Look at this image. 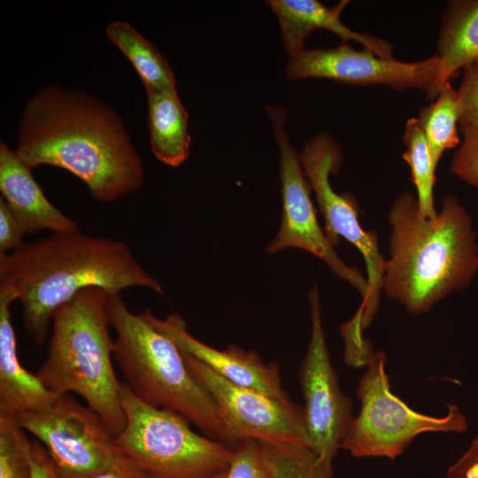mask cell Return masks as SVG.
Returning a JSON list of instances; mask_svg holds the SVG:
<instances>
[{"instance_id": "28", "label": "cell", "mask_w": 478, "mask_h": 478, "mask_svg": "<svg viewBox=\"0 0 478 478\" xmlns=\"http://www.w3.org/2000/svg\"><path fill=\"white\" fill-rule=\"evenodd\" d=\"M25 234L18 219L0 197V253L10 252L22 246Z\"/></svg>"}, {"instance_id": "30", "label": "cell", "mask_w": 478, "mask_h": 478, "mask_svg": "<svg viewBox=\"0 0 478 478\" xmlns=\"http://www.w3.org/2000/svg\"><path fill=\"white\" fill-rule=\"evenodd\" d=\"M29 460L31 478H58L46 449L37 440L31 442Z\"/></svg>"}, {"instance_id": "7", "label": "cell", "mask_w": 478, "mask_h": 478, "mask_svg": "<svg viewBox=\"0 0 478 478\" xmlns=\"http://www.w3.org/2000/svg\"><path fill=\"white\" fill-rule=\"evenodd\" d=\"M385 362L383 352H373L370 357L357 389L360 410L352 418L341 448L357 458L395 459L421 433L466 431V417L457 405H448L443 417H432L413 411L394 395Z\"/></svg>"}, {"instance_id": "19", "label": "cell", "mask_w": 478, "mask_h": 478, "mask_svg": "<svg viewBox=\"0 0 478 478\" xmlns=\"http://www.w3.org/2000/svg\"><path fill=\"white\" fill-rule=\"evenodd\" d=\"M150 148L162 163L177 167L189 156V113L177 91L146 90Z\"/></svg>"}, {"instance_id": "26", "label": "cell", "mask_w": 478, "mask_h": 478, "mask_svg": "<svg viewBox=\"0 0 478 478\" xmlns=\"http://www.w3.org/2000/svg\"><path fill=\"white\" fill-rule=\"evenodd\" d=\"M463 140L452 157L451 172L478 190V130L461 129Z\"/></svg>"}, {"instance_id": "21", "label": "cell", "mask_w": 478, "mask_h": 478, "mask_svg": "<svg viewBox=\"0 0 478 478\" xmlns=\"http://www.w3.org/2000/svg\"><path fill=\"white\" fill-rule=\"evenodd\" d=\"M435 99L434 103L420 109L417 118L437 166L445 150L461 143L457 127L460 109L457 89H453L451 81L440 89Z\"/></svg>"}, {"instance_id": "15", "label": "cell", "mask_w": 478, "mask_h": 478, "mask_svg": "<svg viewBox=\"0 0 478 478\" xmlns=\"http://www.w3.org/2000/svg\"><path fill=\"white\" fill-rule=\"evenodd\" d=\"M348 4L346 0L334 6H327L317 0L266 1L277 17L282 45L289 58L305 50V41L312 31L326 29L338 35L342 42L354 41L380 57L394 58L393 47L389 42L354 31L342 22L341 13Z\"/></svg>"}, {"instance_id": "32", "label": "cell", "mask_w": 478, "mask_h": 478, "mask_svg": "<svg viewBox=\"0 0 478 478\" xmlns=\"http://www.w3.org/2000/svg\"><path fill=\"white\" fill-rule=\"evenodd\" d=\"M227 471L225 472H222V473H220L214 476H212L210 478H225L226 477V474H227Z\"/></svg>"}, {"instance_id": "27", "label": "cell", "mask_w": 478, "mask_h": 478, "mask_svg": "<svg viewBox=\"0 0 478 478\" xmlns=\"http://www.w3.org/2000/svg\"><path fill=\"white\" fill-rule=\"evenodd\" d=\"M457 89L461 129L478 130V60L466 66Z\"/></svg>"}, {"instance_id": "29", "label": "cell", "mask_w": 478, "mask_h": 478, "mask_svg": "<svg viewBox=\"0 0 478 478\" xmlns=\"http://www.w3.org/2000/svg\"><path fill=\"white\" fill-rule=\"evenodd\" d=\"M448 478H478V435L466 451L447 471Z\"/></svg>"}, {"instance_id": "17", "label": "cell", "mask_w": 478, "mask_h": 478, "mask_svg": "<svg viewBox=\"0 0 478 478\" xmlns=\"http://www.w3.org/2000/svg\"><path fill=\"white\" fill-rule=\"evenodd\" d=\"M15 300L16 292L0 285V413L10 416L44 411L58 397L19 361L11 313V305Z\"/></svg>"}, {"instance_id": "20", "label": "cell", "mask_w": 478, "mask_h": 478, "mask_svg": "<svg viewBox=\"0 0 478 478\" xmlns=\"http://www.w3.org/2000/svg\"><path fill=\"white\" fill-rule=\"evenodd\" d=\"M108 38L129 59L146 90L177 91L174 74L164 55L127 21L107 25Z\"/></svg>"}, {"instance_id": "8", "label": "cell", "mask_w": 478, "mask_h": 478, "mask_svg": "<svg viewBox=\"0 0 478 478\" xmlns=\"http://www.w3.org/2000/svg\"><path fill=\"white\" fill-rule=\"evenodd\" d=\"M299 158L323 214L328 241L335 247L341 237L346 239L365 260L367 293L351 320L353 327L363 333L376 314L382 291L386 259L379 250L377 234L362 227L354 197L336 193L330 184V173H337L342 163L340 147L333 137L326 133L317 135L305 143Z\"/></svg>"}, {"instance_id": "5", "label": "cell", "mask_w": 478, "mask_h": 478, "mask_svg": "<svg viewBox=\"0 0 478 478\" xmlns=\"http://www.w3.org/2000/svg\"><path fill=\"white\" fill-rule=\"evenodd\" d=\"M107 312L116 335L113 357L132 392L231 446L233 440L214 399L189 371L177 344L142 313L132 312L120 293H108Z\"/></svg>"}, {"instance_id": "23", "label": "cell", "mask_w": 478, "mask_h": 478, "mask_svg": "<svg viewBox=\"0 0 478 478\" xmlns=\"http://www.w3.org/2000/svg\"><path fill=\"white\" fill-rule=\"evenodd\" d=\"M260 444L266 465L274 478H333L332 462L321 459L308 446Z\"/></svg>"}, {"instance_id": "3", "label": "cell", "mask_w": 478, "mask_h": 478, "mask_svg": "<svg viewBox=\"0 0 478 478\" xmlns=\"http://www.w3.org/2000/svg\"><path fill=\"white\" fill-rule=\"evenodd\" d=\"M389 257L382 291L409 312L420 314L466 288L478 269L473 219L452 195L433 219L420 215L417 197L403 191L389 215Z\"/></svg>"}, {"instance_id": "14", "label": "cell", "mask_w": 478, "mask_h": 478, "mask_svg": "<svg viewBox=\"0 0 478 478\" xmlns=\"http://www.w3.org/2000/svg\"><path fill=\"white\" fill-rule=\"evenodd\" d=\"M142 315L156 329L171 338L177 346L199 360L226 380L282 401H290L275 362L266 363L254 351H247L235 344L226 350L215 349L194 337L187 329L185 320L173 313L164 320L146 309Z\"/></svg>"}, {"instance_id": "31", "label": "cell", "mask_w": 478, "mask_h": 478, "mask_svg": "<svg viewBox=\"0 0 478 478\" xmlns=\"http://www.w3.org/2000/svg\"><path fill=\"white\" fill-rule=\"evenodd\" d=\"M89 478H150V476L130 459L119 453L107 469Z\"/></svg>"}, {"instance_id": "25", "label": "cell", "mask_w": 478, "mask_h": 478, "mask_svg": "<svg viewBox=\"0 0 478 478\" xmlns=\"http://www.w3.org/2000/svg\"><path fill=\"white\" fill-rule=\"evenodd\" d=\"M232 455L225 478H274L265 460L261 444L242 439L231 445Z\"/></svg>"}, {"instance_id": "4", "label": "cell", "mask_w": 478, "mask_h": 478, "mask_svg": "<svg viewBox=\"0 0 478 478\" xmlns=\"http://www.w3.org/2000/svg\"><path fill=\"white\" fill-rule=\"evenodd\" d=\"M107 300L104 289L89 287L56 309L48 355L35 374L55 395L81 397L115 437L126 417L112 364Z\"/></svg>"}, {"instance_id": "2", "label": "cell", "mask_w": 478, "mask_h": 478, "mask_svg": "<svg viewBox=\"0 0 478 478\" xmlns=\"http://www.w3.org/2000/svg\"><path fill=\"white\" fill-rule=\"evenodd\" d=\"M0 285L16 292L24 328L37 345L44 343L56 309L85 288L120 293L140 287L164 294L126 243L80 230L0 253Z\"/></svg>"}, {"instance_id": "1", "label": "cell", "mask_w": 478, "mask_h": 478, "mask_svg": "<svg viewBox=\"0 0 478 478\" xmlns=\"http://www.w3.org/2000/svg\"><path fill=\"white\" fill-rule=\"evenodd\" d=\"M15 150L31 169L49 165L70 172L103 203L135 192L144 181L141 157L117 112L94 96L60 85L27 101Z\"/></svg>"}, {"instance_id": "18", "label": "cell", "mask_w": 478, "mask_h": 478, "mask_svg": "<svg viewBox=\"0 0 478 478\" xmlns=\"http://www.w3.org/2000/svg\"><path fill=\"white\" fill-rule=\"evenodd\" d=\"M436 47L439 68L427 92L429 99H435L440 89L459 70L478 60V0L448 2Z\"/></svg>"}, {"instance_id": "9", "label": "cell", "mask_w": 478, "mask_h": 478, "mask_svg": "<svg viewBox=\"0 0 478 478\" xmlns=\"http://www.w3.org/2000/svg\"><path fill=\"white\" fill-rule=\"evenodd\" d=\"M12 417L44 446L58 478H89L107 469L119 454L103 419L69 394L44 411Z\"/></svg>"}, {"instance_id": "10", "label": "cell", "mask_w": 478, "mask_h": 478, "mask_svg": "<svg viewBox=\"0 0 478 478\" xmlns=\"http://www.w3.org/2000/svg\"><path fill=\"white\" fill-rule=\"evenodd\" d=\"M266 109L280 150L282 199L281 227L266 251L276 253L286 248L305 250L324 261L335 275L352 285L364 298L367 293L366 278L342 260L317 220L310 195L312 189L299 153L290 144L285 131L286 110L273 104L266 105Z\"/></svg>"}, {"instance_id": "11", "label": "cell", "mask_w": 478, "mask_h": 478, "mask_svg": "<svg viewBox=\"0 0 478 478\" xmlns=\"http://www.w3.org/2000/svg\"><path fill=\"white\" fill-rule=\"evenodd\" d=\"M181 351L189 371L214 399L234 443L250 438L310 447L303 410L291 401L233 383Z\"/></svg>"}, {"instance_id": "16", "label": "cell", "mask_w": 478, "mask_h": 478, "mask_svg": "<svg viewBox=\"0 0 478 478\" xmlns=\"http://www.w3.org/2000/svg\"><path fill=\"white\" fill-rule=\"evenodd\" d=\"M31 170L17 151L1 140V197L18 219L25 233L31 235L43 229L53 233L79 230L78 223L46 197Z\"/></svg>"}, {"instance_id": "13", "label": "cell", "mask_w": 478, "mask_h": 478, "mask_svg": "<svg viewBox=\"0 0 478 478\" xmlns=\"http://www.w3.org/2000/svg\"><path fill=\"white\" fill-rule=\"evenodd\" d=\"M439 68V58L413 62L385 58L348 42L330 49L303 50L289 58L286 67L291 80L323 78L351 85H386L396 90L419 89L428 92Z\"/></svg>"}, {"instance_id": "12", "label": "cell", "mask_w": 478, "mask_h": 478, "mask_svg": "<svg viewBox=\"0 0 478 478\" xmlns=\"http://www.w3.org/2000/svg\"><path fill=\"white\" fill-rule=\"evenodd\" d=\"M308 298L311 336L299 369L305 400L303 415L310 448L321 459L333 462L352 420L351 403L342 392L331 364L317 286L311 289Z\"/></svg>"}, {"instance_id": "24", "label": "cell", "mask_w": 478, "mask_h": 478, "mask_svg": "<svg viewBox=\"0 0 478 478\" xmlns=\"http://www.w3.org/2000/svg\"><path fill=\"white\" fill-rule=\"evenodd\" d=\"M31 442L14 417L0 413V478H31Z\"/></svg>"}, {"instance_id": "6", "label": "cell", "mask_w": 478, "mask_h": 478, "mask_svg": "<svg viewBox=\"0 0 478 478\" xmlns=\"http://www.w3.org/2000/svg\"><path fill=\"white\" fill-rule=\"evenodd\" d=\"M123 430L114 437L119 453L150 478H210L227 470L231 446L199 435L181 415L150 405L121 382Z\"/></svg>"}, {"instance_id": "22", "label": "cell", "mask_w": 478, "mask_h": 478, "mask_svg": "<svg viewBox=\"0 0 478 478\" xmlns=\"http://www.w3.org/2000/svg\"><path fill=\"white\" fill-rule=\"evenodd\" d=\"M403 141L405 146L403 158L410 168L411 181L416 189L420 213L424 218L433 219L438 212L434 199L437 166L433 160L418 118L407 120Z\"/></svg>"}]
</instances>
